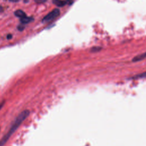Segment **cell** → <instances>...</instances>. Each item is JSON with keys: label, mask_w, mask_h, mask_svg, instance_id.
<instances>
[{"label": "cell", "mask_w": 146, "mask_h": 146, "mask_svg": "<svg viewBox=\"0 0 146 146\" xmlns=\"http://www.w3.org/2000/svg\"><path fill=\"white\" fill-rule=\"evenodd\" d=\"M34 20L33 18L32 17H29L27 16H26L25 17H23L22 18H20V21L22 24H27L31 21Z\"/></svg>", "instance_id": "277c9868"}, {"label": "cell", "mask_w": 146, "mask_h": 146, "mask_svg": "<svg viewBox=\"0 0 146 146\" xmlns=\"http://www.w3.org/2000/svg\"><path fill=\"white\" fill-rule=\"evenodd\" d=\"M34 1L37 3H43L45 2L47 0H34Z\"/></svg>", "instance_id": "52a82bcc"}, {"label": "cell", "mask_w": 146, "mask_h": 146, "mask_svg": "<svg viewBox=\"0 0 146 146\" xmlns=\"http://www.w3.org/2000/svg\"><path fill=\"white\" fill-rule=\"evenodd\" d=\"M10 2H18L19 0H9Z\"/></svg>", "instance_id": "7c38bea8"}, {"label": "cell", "mask_w": 146, "mask_h": 146, "mask_svg": "<svg viewBox=\"0 0 146 146\" xmlns=\"http://www.w3.org/2000/svg\"><path fill=\"white\" fill-rule=\"evenodd\" d=\"M60 15V11L58 9H55L48 14H47L42 19L43 23H47L52 20L54 19L55 18L58 17Z\"/></svg>", "instance_id": "7a4b0ae2"}, {"label": "cell", "mask_w": 146, "mask_h": 146, "mask_svg": "<svg viewBox=\"0 0 146 146\" xmlns=\"http://www.w3.org/2000/svg\"><path fill=\"white\" fill-rule=\"evenodd\" d=\"M14 14H15V16H17V17H19V18H22L23 17H25L27 16L26 13L23 11H22L21 10H16L14 12Z\"/></svg>", "instance_id": "5b68a950"}, {"label": "cell", "mask_w": 146, "mask_h": 146, "mask_svg": "<svg viewBox=\"0 0 146 146\" xmlns=\"http://www.w3.org/2000/svg\"><path fill=\"white\" fill-rule=\"evenodd\" d=\"M146 57V52L143 54H141V55H139L138 56H135L133 60V61H138V60H142L144 58H145Z\"/></svg>", "instance_id": "8992f818"}, {"label": "cell", "mask_w": 146, "mask_h": 146, "mask_svg": "<svg viewBox=\"0 0 146 146\" xmlns=\"http://www.w3.org/2000/svg\"><path fill=\"white\" fill-rule=\"evenodd\" d=\"M140 76V77H146V72L144 73V74H141Z\"/></svg>", "instance_id": "8fae6325"}, {"label": "cell", "mask_w": 146, "mask_h": 146, "mask_svg": "<svg viewBox=\"0 0 146 146\" xmlns=\"http://www.w3.org/2000/svg\"><path fill=\"white\" fill-rule=\"evenodd\" d=\"M12 38V35L11 34H9V35H7V39H11Z\"/></svg>", "instance_id": "30bf717a"}, {"label": "cell", "mask_w": 146, "mask_h": 146, "mask_svg": "<svg viewBox=\"0 0 146 146\" xmlns=\"http://www.w3.org/2000/svg\"><path fill=\"white\" fill-rule=\"evenodd\" d=\"M18 29L19 31H22L24 29H25V27L24 26H22V25H19L18 27Z\"/></svg>", "instance_id": "ba28073f"}, {"label": "cell", "mask_w": 146, "mask_h": 146, "mask_svg": "<svg viewBox=\"0 0 146 146\" xmlns=\"http://www.w3.org/2000/svg\"><path fill=\"white\" fill-rule=\"evenodd\" d=\"M30 114L29 110H25L19 113L12 122L8 131L0 140V146H3L9 140L10 137L17 131L22 123L27 118Z\"/></svg>", "instance_id": "6da1fadb"}, {"label": "cell", "mask_w": 146, "mask_h": 146, "mask_svg": "<svg viewBox=\"0 0 146 146\" xmlns=\"http://www.w3.org/2000/svg\"><path fill=\"white\" fill-rule=\"evenodd\" d=\"M53 3L58 7H63L66 5H71L73 3L72 0H53Z\"/></svg>", "instance_id": "3957f363"}, {"label": "cell", "mask_w": 146, "mask_h": 146, "mask_svg": "<svg viewBox=\"0 0 146 146\" xmlns=\"http://www.w3.org/2000/svg\"><path fill=\"white\" fill-rule=\"evenodd\" d=\"M4 104H5V102H4V101H2V102H1L0 103V110H1V109L3 107Z\"/></svg>", "instance_id": "9c48e42d"}, {"label": "cell", "mask_w": 146, "mask_h": 146, "mask_svg": "<svg viewBox=\"0 0 146 146\" xmlns=\"http://www.w3.org/2000/svg\"><path fill=\"white\" fill-rule=\"evenodd\" d=\"M3 11V7L0 5V13Z\"/></svg>", "instance_id": "4fadbf2b"}]
</instances>
